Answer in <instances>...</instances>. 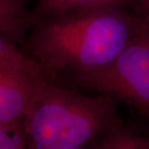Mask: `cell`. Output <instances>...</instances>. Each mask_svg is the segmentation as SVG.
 <instances>
[{"label":"cell","mask_w":149,"mask_h":149,"mask_svg":"<svg viewBox=\"0 0 149 149\" xmlns=\"http://www.w3.org/2000/svg\"><path fill=\"white\" fill-rule=\"evenodd\" d=\"M0 66L24 70L48 79V74L29 53L18 48L0 33Z\"/></svg>","instance_id":"52a82bcc"},{"label":"cell","mask_w":149,"mask_h":149,"mask_svg":"<svg viewBox=\"0 0 149 149\" xmlns=\"http://www.w3.org/2000/svg\"><path fill=\"white\" fill-rule=\"evenodd\" d=\"M74 78L80 86L123 100L149 119V32L143 23L113 61L96 69L74 71Z\"/></svg>","instance_id":"3957f363"},{"label":"cell","mask_w":149,"mask_h":149,"mask_svg":"<svg viewBox=\"0 0 149 149\" xmlns=\"http://www.w3.org/2000/svg\"><path fill=\"white\" fill-rule=\"evenodd\" d=\"M0 149H27L22 127L0 123Z\"/></svg>","instance_id":"9c48e42d"},{"label":"cell","mask_w":149,"mask_h":149,"mask_svg":"<svg viewBox=\"0 0 149 149\" xmlns=\"http://www.w3.org/2000/svg\"><path fill=\"white\" fill-rule=\"evenodd\" d=\"M117 101L41 79L22 125L27 149H80L119 124Z\"/></svg>","instance_id":"7a4b0ae2"},{"label":"cell","mask_w":149,"mask_h":149,"mask_svg":"<svg viewBox=\"0 0 149 149\" xmlns=\"http://www.w3.org/2000/svg\"><path fill=\"white\" fill-rule=\"evenodd\" d=\"M28 0H0V33L15 42L21 39L30 24Z\"/></svg>","instance_id":"8992f818"},{"label":"cell","mask_w":149,"mask_h":149,"mask_svg":"<svg viewBox=\"0 0 149 149\" xmlns=\"http://www.w3.org/2000/svg\"><path fill=\"white\" fill-rule=\"evenodd\" d=\"M131 8L149 32V0H133Z\"/></svg>","instance_id":"30bf717a"},{"label":"cell","mask_w":149,"mask_h":149,"mask_svg":"<svg viewBox=\"0 0 149 149\" xmlns=\"http://www.w3.org/2000/svg\"><path fill=\"white\" fill-rule=\"evenodd\" d=\"M43 78L24 70L0 66L1 124L21 127L37 84Z\"/></svg>","instance_id":"277c9868"},{"label":"cell","mask_w":149,"mask_h":149,"mask_svg":"<svg viewBox=\"0 0 149 149\" xmlns=\"http://www.w3.org/2000/svg\"><path fill=\"white\" fill-rule=\"evenodd\" d=\"M142 27L128 5L72 11L35 24L27 51L48 76L57 70L96 69L113 61Z\"/></svg>","instance_id":"6da1fadb"},{"label":"cell","mask_w":149,"mask_h":149,"mask_svg":"<svg viewBox=\"0 0 149 149\" xmlns=\"http://www.w3.org/2000/svg\"><path fill=\"white\" fill-rule=\"evenodd\" d=\"M96 149H149V139H145L119 124L104 134Z\"/></svg>","instance_id":"ba28073f"},{"label":"cell","mask_w":149,"mask_h":149,"mask_svg":"<svg viewBox=\"0 0 149 149\" xmlns=\"http://www.w3.org/2000/svg\"><path fill=\"white\" fill-rule=\"evenodd\" d=\"M133 0H37L34 9L30 12V24L34 26L42 20L72 11L109 5H128Z\"/></svg>","instance_id":"5b68a950"}]
</instances>
